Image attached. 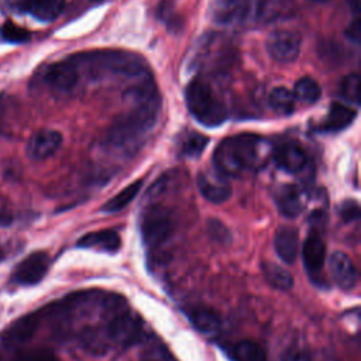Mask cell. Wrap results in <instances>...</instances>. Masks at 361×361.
I'll return each mask as SVG.
<instances>
[{
	"mask_svg": "<svg viewBox=\"0 0 361 361\" xmlns=\"http://www.w3.org/2000/svg\"><path fill=\"white\" fill-rule=\"evenodd\" d=\"M268 102L274 111H276L278 114L288 116V114L293 113L296 99H295L293 93L290 90H288L286 87H274L269 93Z\"/></svg>",
	"mask_w": 361,
	"mask_h": 361,
	"instance_id": "cell-25",
	"label": "cell"
},
{
	"mask_svg": "<svg viewBox=\"0 0 361 361\" xmlns=\"http://www.w3.org/2000/svg\"><path fill=\"white\" fill-rule=\"evenodd\" d=\"M13 100L10 96L0 93V134H6V127L8 126Z\"/></svg>",
	"mask_w": 361,
	"mask_h": 361,
	"instance_id": "cell-33",
	"label": "cell"
},
{
	"mask_svg": "<svg viewBox=\"0 0 361 361\" xmlns=\"http://www.w3.org/2000/svg\"><path fill=\"white\" fill-rule=\"evenodd\" d=\"M340 217L344 223H351L360 217V204L357 200L348 199L340 204Z\"/></svg>",
	"mask_w": 361,
	"mask_h": 361,
	"instance_id": "cell-32",
	"label": "cell"
},
{
	"mask_svg": "<svg viewBox=\"0 0 361 361\" xmlns=\"http://www.w3.org/2000/svg\"><path fill=\"white\" fill-rule=\"evenodd\" d=\"M274 161L279 169L288 173H298L305 169L307 155L299 144L288 141L279 144L274 149Z\"/></svg>",
	"mask_w": 361,
	"mask_h": 361,
	"instance_id": "cell-13",
	"label": "cell"
},
{
	"mask_svg": "<svg viewBox=\"0 0 361 361\" xmlns=\"http://www.w3.org/2000/svg\"><path fill=\"white\" fill-rule=\"evenodd\" d=\"M141 361H175V360L162 344H152L142 353Z\"/></svg>",
	"mask_w": 361,
	"mask_h": 361,
	"instance_id": "cell-31",
	"label": "cell"
},
{
	"mask_svg": "<svg viewBox=\"0 0 361 361\" xmlns=\"http://www.w3.org/2000/svg\"><path fill=\"white\" fill-rule=\"evenodd\" d=\"M142 186V179H138L133 183H130L128 186H126L123 190H120L117 195H114L110 200H107L102 210L106 212V213H116V212H120L121 209H124L127 204H130L135 196L138 195L140 189Z\"/></svg>",
	"mask_w": 361,
	"mask_h": 361,
	"instance_id": "cell-23",
	"label": "cell"
},
{
	"mask_svg": "<svg viewBox=\"0 0 361 361\" xmlns=\"http://www.w3.org/2000/svg\"><path fill=\"white\" fill-rule=\"evenodd\" d=\"M267 51L278 62H292L299 55L300 37L289 30L274 31L267 39Z\"/></svg>",
	"mask_w": 361,
	"mask_h": 361,
	"instance_id": "cell-7",
	"label": "cell"
},
{
	"mask_svg": "<svg viewBox=\"0 0 361 361\" xmlns=\"http://www.w3.org/2000/svg\"><path fill=\"white\" fill-rule=\"evenodd\" d=\"M305 193L296 185H283L276 193V206L279 213L285 217L293 219L300 214L305 207Z\"/></svg>",
	"mask_w": 361,
	"mask_h": 361,
	"instance_id": "cell-19",
	"label": "cell"
},
{
	"mask_svg": "<svg viewBox=\"0 0 361 361\" xmlns=\"http://www.w3.org/2000/svg\"><path fill=\"white\" fill-rule=\"evenodd\" d=\"M231 361H268L264 347L252 340H240L226 348Z\"/></svg>",
	"mask_w": 361,
	"mask_h": 361,
	"instance_id": "cell-21",
	"label": "cell"
},
{
	"mask_svg": "<svg viewBox=\"0 0 361 361\" xmlns=\"http://www.w3.org/2000/svg\"><path fill=\"white\" fill-rule=\"evenodd\" d=\"M126 96L131 97L134 107L113 123L106 135V145L114 151L133 152L155 126L161 103L154 83L147 78L130 87Z\"/></svg>",
	"mask_w": 361,
	"mask_h": 361,
	"instance_id": "cell-1",
	"label": "cell"
},
{
	"mask_svg": "<svg viewBox=\"0 0 361 361\" xmlns=\"http://www.w3.org/2000/svg\"><path fill=\"white\" fill-rule=\"evenodd\" d=\"M183 313L189 319L192 326L203 334L216 333L221 326V319L219 313L210 307L189 306L183 309Z\"/></svg>",
	"mask_w": 361,
	"mask_h": 361,
	"instance_id": "cell-20",
	"label": "cell"
},
{
	"mask_svg": "<svg viewBox=\"0 0 361 361\" xmlns=\"http://www.w3.org/2000/svg\"><path fill=\"white\" fill-rule=\"evenodd\" d=\"M11 361H59L54 351L48 348L21 350L14 354Z\"/></svg>",
	"mask_w": 361,
	"mask_h": 361,
	"instance_id": "cell-30",
	"label": "cell"
},
{
	"mask_svg": "<svg viewBox=\"0 0 361 361\" xmlns=\"http://www.w3.org/2000/svg\"><path fill=\"white\" fill-rule=\"evenodd\" d=\"M360 76L357 73H351V75H347L341 83H340V96L348 102V103H353L355 106L360 104Z\"/></svg>",
	"mask_w": 361,
	"mask_h": 361,
	"instance_id": "cell-28",
	"label": "cell"
},
{
	"mask_svg": "<svg viewBox=\"0 0 361 361\" xmlns=\"http://www.w3.org/2000/svg\"><path fill=\"white\" fill-rule=\"evenodd\" d=\"M4 257H6V254H4V250L0 247V262L4 259Z\"/></svg>",
	"mask_w": 361,
	"mask_h": 361,
	"instance_id": "cell-38",
	"label": "cell"
},
{
	"mask_svg": "<svg viewBox=\"0 0 361 361\" xmlns=\"http://www.w3.org/2000/svg\"><path fill=\"white\" fill-rule=\"evenodd\" d=\"M255 6L258 10V0H217L213 17L220 24H240L250 17Z\"/></svg>",
	"mask_w": 361,
	"mask_h": 361,
	"instance_id": "cell-10",
	"label": "cell"
},
{
	"mask_svg": "<svg viewBox=\"0 0 361 361\" xmlns=\"http://www.w3.org/2000/svg\"><path fill=\"white\" fill-rule=\"evenodd\" d=\"M186 106L190 114L206 127H217L227 118L223 97L204 79H195L186 87Z\"/></svg>",
	"mask_w": 361,
	"mask_h": 361,
	"instance_id": "cell-4",
	"label": "cell"
},
{
	"mask_svg": "<svg viewBox=\"0 0 361 361\" xmlns=\"http://www.w3.org/2000/svg\"><path fill=\"white\" fill-rule=\"evenodd\" d=\"M293 96H295V99H298L303 103L312 104V103H316L320 99L322 89H320V85L314 79L306 76V78L299 79L295 83Z\"/></svg>",
	"mask_w": 361,
	"mask_h": 361,
	"instance_id": "cell-26",
	"label": "cell"
},
{
	"mask_svg": "<svg viewBox=\"0 0 361 361\" xmlns=\"http://www.w3.org/2000/svg\"><path fill=\"white\" fill-rule=\"evenodd\" d=\"M78 247L114 254L121 247V238L114 230H99L80 237L78 240Z\"/></svg>",
	"mask_w": 361,
	"mask_h": 361,
	"instance_id": "cell-16",
	"label": "cell"
},
{
	"mask_svg": "<svg viewBox=\"0 0 361 361\" xmlns=\"http://www.w3.org/2000/svg\"><path fill=\"white\" fill-rule=\"evenodd\" d=\"M41 319H42V316H41L39 310L17 319L14 323H11L4 330L3 338L11 345L25 343L35 334V331L41 323Z\"/></svg>",
	"mask_w": 361,
	"mask_h": 361,
	"instance_id": "cell-15",
	"label": "cell"
},
{
	"mask_svg": "<svg viewBox=\"0 0 361 361\" xmlns=\"http://www.w3.org/2000/svg\"><path fill=\"white\" fill-rule=\"evenodd\" d=\"M92 1H103V0H92Z\"/></svg>",
	"mask_w": 361,
	"mask_h": 361,
	"instance_id": "cell-40",
	"label": "cell"
},
{
	"mask_svg": "<svg viewBox=\"0 0 361 361\" xmlns=\"http://www.w3.org/2000/svg\"><path fill=\"white\" fill-rule=\"evenodd\" d=\"M7 7L14 11H25V3L27 0H4Z\"/></svg>",
	"mask_w": 361,
	"mask_h": 361,
	"instance_id": "cell-37",
	"label": "cell"
},
{
	"mask_svg": "<svg viewBox=\"0 0 361 361\" xmlns=\"http://www.w3.org/2000/svg\"><path fill=\"white\" fill-rule=\"evenodd\" d=\"M140 230L144 244L154 250L162 245L175 230V217L171 210L162 204L148 206L140 221Z\"/></svg>",
	"mask_w": 361,
	"mask_h": 361,
	"instance_id": "cell-5",
	"label": "cell"
},
{
	"mask_svg": "<svg viewBox=\"0 0 361 361\" xmlns=\"http://www.w3.org/2000/svg\"><path fill=\"white\" fill-rule=\"evenodd\" d=\"M345 35H347V38H350V39L354 41L355 44L360 42V39H361V23H360L358 16H355V18H354V20L350 23V25L347 27Z\"/></svg>",
	"mask_w": 361,
	"mask_h": 361,
	"instance_id": "cell-35",
	"label": "cell"
},
{
	"mask_svg": "<svg viewBox=\"0 0 361 361\" xmlns=\"http://www.w3.org/2000/svg\"><path fill=\"white\" fill-rule=\"evenodd\" d=\"M197 188L202 196L212 203H223L231 195V186L228 179L217 171L199 173Z\"/></svg>",
	"mask_w": 361,
	"mask_h": 361,
	"instance_id": "cell-11",
	"label": "cell"
},
{
	"mask_svg": "<svg viewBox=\"0 0 361 361\" xmlns=\"http://www.w3.org/2000/svg\"><path fill=\"white\" fill-rule=\"evenodd\" d=\"M65 0H27L25 11L31 13L37 20L52 21L63 10Z\"/></svg>",
	"mask_w": 361,
	"mask_h": 361,
	"instance_id": "cell-22",
	"label": "cell"
},
{
	"mask_svg": "<svg viewBox=\"0 0 361 361\" xmlns=\"http://www.w3.org/2000/svg\"><path fill=\"white\" fill-rule=\"evenodd\" d=\"M262 272L267 281L276 289L286 290L293 285V278L290 272L278 264L267 262V261L262 262Z\"/></svg>",
	"mask_w": 361,
	"mask_h": 361,
	"instance_id": "cell-24",
	"label": "cell"
},
{
	"mask_svg": "<svg viewBox=\"0 0 361 361\" xmlns=\"http://www.w3.org/2000/svg\"><path fill=\"white\" fill-rule=\"evenodd\" d=\"M357 116V111L347 104L336 102L330 106L327 116L319 124L317 131L322 133H337L348 127Z\"/></svg>",
	"mask_w": 361,
	"mask_h": 361,
	"instance_id": "cell-18",
	"label": "cell"
},
{
	"mask_svg": "<svg viewBox=\"0 0 361 361\" xmlns=\"http://www.w3.org/2000/svg\"><path fill=\"white\" fill-rule=\"evenodd\" d=\"M314 1H327V0H314Z\"/></svg>",
	"mask_w": 361,
	"mask_h": 361,
	"instance_id": "cell-39",
	"label": "cell"
},
{
	"mask_svg": "<svg viewBox=\"0 0 361 361\" xmlns=\"http://www.w3.org/2000/svg\"><path fill=\"white\" fill-rule=\"evenodd\" d=\"M79 73H86L90 79H104V78H142L147 75V68L142 61L127 52L117 51H99L79 54L69 58Z\"/></svg>",
	"mask_w": 361,
	"mask_h": 361,
	"instance_id": "cell-3",
	"label": "cell"
},
{
	"mask_svg": "<svg viewBox=\"0 0 361 361\" xmlns=\"http://www.w3.org/2000/svg\"><path fill=\"white\" fill-rule=\"evenodd\" d=\"M274 248L278 257L285 264H293L298 257V248H299L298 230L290 226L279 227L274 237Z\"/></svg>",
	"mask_w": 361,
	"mask_h": 361,
	"instance_id": "cell-17",
	"label": "cell"
},
{
	"mask_svg": "<svg viewBox=\"0 0 361 361\" xmlns=\"http://www.w3.org/2000/svg\"><path fill=\"white\" fill-rule=\"evenodd\" d=\"M209 144V138L199 133H189L180 145V155L188 158H197L206 145Z\"/></svg>",
	"mask_w": 361,
	"mask_h": 361,
	"instance_id": "cell-27",
	"label": "cell"
},
{
	"mask_svg": "<svg viewBox=\"0 0 361 361\" xmlns=\"http://www.w3.org/2000/svg\"><path fill=\"white\" fill-rule=\"evenodd\" d=\"M49 257L44 251H35L25 257L14 272V281L23 286L37 285L44 279L49 269Z\"/></svg>",
	"mask_w": 361,
	"mask_h": 361,
	"instance_id": "cell-8",
	"label": "cell"
},
{
	"mask_svg": "<svg viewBox=\"0 0 361 361\" xmlns=\"http://www.w3.org/2000/svg\"><path fill=\"white\" fill-rule=\"evenodd\" d=\"M62 144V135L56 130H39L27 144V155L34 161H42L52 157Z\"/></svg>",
	"mask_w": 361,
	"mask_h": 361,
	"instance_id": "cell-12",
	"label": "cell"
},
{
	"mask_svg": "<svg viewBox=\"0 0 361 361\" xmlns=\"http://www.w3.org/2000/svg\"><path fill=\"white\" fill-rule=\"evenodd\" d=\"M329 269L333 281L338 288L344 290H350L357 283V269L351 258L341 252L334 251L329 258Z\"/></svg>",
	"mask_w": 361,
	"mask_h": 361,
	"instance_id": "cell-14",
	"label": "cell"
},
{
	"mask_svg": "<svg viewBox=\"0 0 361 361\" xmlns=\"http://www.w3.org/2000/svg\"><path fill=\"white\" fill-rule=\"evenodd\" d=\"M302 255H303V265L309 276L313 279L320 278L324 262H326V244L322 237V231L316 224L309 231L303 243Z\"/></svg>",
	"mask_w": 361,
	"mask_h": 361,
	"instance_id": "cell-6",
	"label": "cell"
},
{
	"mask_svg": "<svg viewBox=\"0 0 361 361\" xmlns=\"http://www.w3.org/2000/svg\"><path fill=\"white\" fill-rule=\"evenodd\" d=\"M157 11H158L157 14H158L159 20L165 21L171 30H173V25H179V23H176L178 20L175 18V13H173V8H172L171 3L162 1Z\"/></svg>",
	"mask_w": 361,
	"mask_h": 361,
	"instance_id": "cell-34",
	"label": "cell"
},
{
	"mask_svg": "<svg viewBox=\"0 0 361 361\" xmlns=\"http://www.w3.org/2000/svg\"><path fill=\"white\" fill-rule=\"evenodd\" d=\"M0 37L11 44H23L31 38V34L28 30L16 25L11 21H6L0 27Z\"/></svg>",
	"mask_w": 361,
	"mask_h": 361,
	"instance_id": "cell-29",
	"label": "cell"
},
{
	"mask_svg": "<svg viewBox=\"0 0 361 361\" xmlns=\"http://www.w3.org/2000/svg\"><path fill=\"white\" fill-rule=\"evenodd\" d=\"M283 361H312V360L306 351L299 348H292L285 354Z\"/></svg>",
	"mask_w": 361,
	"mask_h": 361,
	"instance_id": "cell-36",
	"label": "cell"
},
{
	"mask_svg": "<svg viewBox=\"0 0 361 361\" xmlns=\"http://www.w3.org/2000/svg\"><path fill=\"white\" fill-rule=\"evenodd\" d=\"M79 71L71 59L52 63L44 73V82L55 92H72L79 82Z\"/></svg>",
	"mask_w": 361,
	"mask_h": 361,
	"instance_id": "cell-9",
	"label": "cell"
},
{
	"mask_svg": "<svg viewBox=\"0 0 361 361\" xmlns=\"http://www.w3.org/2000/svg\"><path fill=\"white\" fill-rule=\"evenodd\" d=\"M265 141L254 134L224 138L213 154L214 171L226 178L240 176L257 166L262 158Z\"/></svg>",
	"mask_w": 361,
	"mask_h": 361,
	"instance_id": "cell-2",
	"label": "cell"
}]
</instances>
